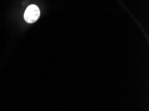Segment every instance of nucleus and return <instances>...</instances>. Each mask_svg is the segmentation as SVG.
I'll return each mask as SVG.
<instances>
[{
  "mask_svg": "<svg viewBox=\"0 0 149 111\" xmlns=\"http://www.w3.org/2000/svg\"><path fill=\"white\" fill-rule=\"evenodd\" d=\"M40 11L36 5H30L28 7L24 13V19L29 23H33L39 19Z\"/></svg>",
  "mask_w": 149,
  "mask_h": 111,
  "instance_id": "obj_1",
  "label": "nucleus"
}]
</instances>
